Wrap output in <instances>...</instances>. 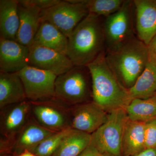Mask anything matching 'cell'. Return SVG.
Here are the masks:
<instances>
[{"mask_svg": "<svg viewBox=\"0 0 156 156\" xmlns=\"http://www.w3.org/2000/svg\"><path fill=\"white\" fill-rule=\"evenodd\" d=\"M87 0L61 1L49 9L42 10L41 22L50 23L68 38L77 26L89 14Z\"/></svg>", "mask_w": 156, "mask_h": 156, "instance_id": "52a82bcc", "label": "cell"}, {"mask_svg": "<svg viewBox=\"0 0 156 156\" xmlns=\"http://www.w3.org/2000/svg\"><path fill=\"white\" fill-rule=\"evenodd\" d=\"M17 73L23 83L27 100L40 101L55 99L57 77L55 74L29 65Z\"/></svg>", "mask_w": 156, "mask_h": 156, "instance_id": "ba28073f", "label": "cell"}, {"mask_svg": "<svg viewBox=\"0 0 156 156\" xmlns=\"http://www.w3.org/2000/svg\"><path fill=\"white\" fill-rule=\"evenodd\" d=\"M145 122L127 119L123 134L122 155L134 156L145 149Z\"/></svg>", "mask_w": 156, "mask_h": 156, "instance_id": "ffe728a7", "label": "cell"}, {"mask_svg": "<svg viewBox=\"0 0 156 156\" xmlns=\"http://www.w3.org/2000/svg\"><path fill=\"white\" fill-rule=\"evenodd\" d=\"M134 156H156V148H146Z\"/></svg>", "mask_w": 156, "mask_h": 156, "instance_id": "f546056e", "label": "cell"}, {"mask_svg": "<svg viewBox=\"0 0 156 156\" xmlns=\"http://www.w3.org/2000/svg\"><path fill=\"white\" fill-rule=\"evenodd\" d=\"M92 79L93 101L105 111L125 108L132 99L109 67L105 52L87 66Z\"/></svg>", "mask_w": 156, "mask_h": 156, "instance_id": "7a4b0ae2", "label": "cell"}, {"mask_svg": "<svg viewBox=\"0 0 156 156\" xmlns=\"http://www.w3.org/2000/svg\"><path fill=\"white\" fill-rule=\"evenodd\" d=\"M103 17L89 13L68 37L67 56L75 66H87L106 51Z\"/></svg>", "mask_w": 156, "mask_h": 156, "instance_id": "6da1fadb", "label": "cell"}, {"mask_svg": "<svg viewBox=\"0 0 156 156\" xmlns=\"http://www.w3.org/2000/svg\"><path fill=\"white\" fill-rule=\"evenodd\" d=\"M102 154L95 147V146L91 143L78 156H101Z\"/></svg>", "mask_w": 156, "mask_h": 156, "instance_id": "83f0119b", "label": "cell"}, {"mask_svg": "<svg viewBox=\"0 0 156 156\" xmlns=\"http://www.w3.org/2000/svg\"><path fill=\"white\" fill-rule=\"evenodd\" d=\"M155 1H156V0H155Z\"/></svg>", "mask_w": 156, "mask_h": 156, "instance_id": "d6a6232c", "label": "cell"}, {"mask_svg": "<svg viewBox=\"0 0 156 156\" xmlns=\"http://www.w3.org/2000/svg\"><path fill=\"white\" fill-rule=\"evenodd\" d=\"M70 109V127L73 129L92 134L106 122V112L94 101L78 105Z\"/></svg>", "mask_w": 156, "mask_h": 156, "instance_id": "7c38bea8", "label": "cell"}, {"mask_svg": "<svg viewBox=\"0 0 156 156\" xmlns=\"http://www.w3.org/2000/svg\"><path fill=\"white\" fill-rule=\"evenodd\" d=\"M149 58L156 62V35L147 46Z\"/></svg>", "mask_w": 156, "mask_h": 156, "instance_id": "f1b7e54d", "label": "cell"}, {"mask_svg": "<svg viewBox=\"0 0 156 156\" xmlns=\"http://www.w3.org/2000/svg\"><path fill=\"white\" fill-rule=\"evenodd\" d=\"M28 65L53 73L57 76L67 72L75 66L66 55L33 44L29 48Z\"/></svg>", "mask_w": 156, "mask_h": 156, "instance_id": "8fae6325", "label": "cell"}, {"mask_svg": "<svg viewBox=\"0 0 156 156\" xmlns=\"http://www.w3.org/2000/svg\"><path fill=\"white\" fill-rule=\"evenodd\" d=\"M60 0H20V5L24 7H35L41 10L49 9L60 2Z\"/></svg>", "mask_w": 156, "mask_h": 156, "instance_id": "4316f807", "label": "cell"}, {"mask_svg": "<svg viewBox=\"0 0 156 156\" xmlns=\"http://www.w3.org/2000/svg\"><path fill=\"white\" fill-rule=\"evenodd\" d=\"M134 27L137 38L148 46L156 35V2L134 0Z\"/></svg>", "mask_w": 156, "mask_h": 156, "instance_id": "4fadbf2b", "label": "cell"}, {"mask_svg": "<svg viewBox=\"0 0 156 156\" xmlns=\"http://www.w3.org/2000/svg\"><path fill=\"white\" fill-rule=\"evenodd\" d=\"M125 0H87L89 13L105 18L119 11Z\"/></svg>", "mask_w": 156, "mask_h": 156, "instance_id": "d4e9b609", "label": "cell"}, {"mask_svg": "<svg viewBox=\"0 0 156 156\" xmlns=\"http://www.w3.org/2000/svg\"><path fill=\"white\" fill-rule=\"evenodd\" d=\"M33 44L67 56L68 38L59 30L47 21L41 22Z\"/></svg>", "mask_w": 156, "mask_h": 156, "instance_id": "ac0fdd59", "label": "cell"}, {"mask_svg": "<svg viewBox=\"0 0 156 156\" xmlns=\"http://www.w3.org/2000/svg\"><path fill=\"white\" fill-rule=\"evenodd\" d=\"M103 30L105 52L117 50L136 37L133 1L125 0L119 11L104 18Z\"/></svg>", "mask_w": 156, "mask_h": 156, "instance_id": "5b68a950", "label": "cell"}, {"mask_svg": "<svg viewBox=\"0 0 156 156\" xmlns=\"http://www.w3.org/2000/svg\"><path fill=\"white\" fill-rule=\"evenodd\" d=\"M14 156H37L35 155L33 153L31 152L30 151H29L25 150L23 151L21 153L18 154L14 155Z\"/></svg>", "mask_w": 156, "mask_h": 156, "instance_id": "4dcf8cb0", "label": "cell"}, {"mask_svg": "<svg viewBox=\"0 0 156 156\" xmlns=\"http://www.w3.org/2000/svg\"><path fill=\"white\" fill-rule=\"evenodd\" d=\"M73 130L69 127L55 132L30 151L37 156H52L63 139Z\"/></svg>", "mask_w": 156, "mask_h": 156, "instance_id": "cb8c5ba5", "label": "cell"}, {"mask_svg": "<svg viewBox=\"0 0 156 156\" xmlns=\"http://www.w3.org/2000/svg\"><path fill=\"white\" fill-rule=\"evenodd\" d=\"M113 156L109 154H102V156Z\"/></svg>", "mask_w": 156, "mask_h": 156, "instance_id": "1f68e13d", "label": "cell"}, {"mask_svg": "<svg viewBox=\"0 0 156 156\" xmlns=\"http://www.w3.org/2000/svg\"><path fill=\"white\" fill-rule=\"evenodd\" d=\"M127 119L125 108L109 112L106 122L91 134V144L101 154L122 156L123 134Z\"/></svg>", "mask_w": 156, "mask_h": 156, "instance_id": "8992f818", "label": "cell"}, {"mask_svg": "<svg viewBox=\"0 0 156 156\" xmlns=\"http://www.w3.org/2000/svg\"><path fill=\"white\" fill-rule=\"evenodd\" d=\"M55 132L41 126L34 119L30 120L14 140L11 147L19 154L25 150L31 151Z\"/></svg>", "mask_w": 156, "mask_h": 156, "instance_id": "e0dca14e", "label": "cell"}, {"mask_svg": "<svg viewBox=\"0 0 156 156\" xmlns=\"http://www.w3.org/2000/svg\"><path fill=\"white\" fill-rule=\"evenodd\" d=\"M1 151L12 147L16 137L30 121L31 103L28 100L1 110Z\"/></svg>", "mask_w": 156, "mask_h": 156, "instance_id": "9c48e42d", "label": "cell"}, {"mask_svg": "<svg viewBox=\"0 0 156 156\" xmlns=\"http://www.w3.org/2000/svg\"><path fill=\"white\" fill-rule=\"evenodd\" d=\"M90 97L92 98V79L87 66H75L57 76L55 100L68 107L84 103Z\"/></svg>", "mask_w": 156, "mask_h": 156, "instance_id": "277c9868", "label": "cell"}, {"mask_svg": "<svg viewBox=\"0 0 156 156\" xmlns=\"http://www.w3.org/2000/svg\"><path fill=\"white\" fill-rule=\"evenodd\" d=\"M27 100L21 79L17 73L0 72V108Z\"/></svg>", "mask_w": 156, "mask_h": 156, "instance_id": "2e32d148", "label": "cell"}, {"mask_svg": "<svg viewBox=\"0 0 156 156\" xmlns=\"http://www.w3.org/2000/svg\"><path fill=\"white\" fill-rule=\"evenodd\" d=\"M19 4L17 0L0 1V38L16 41L20 25Z\"/></svg>", "mask_w": 156, "mask_h": 156, "instance_id": "d6986e66", "label": "cell"}, {"mask_svg": "<svg viewBox=\"0 0 156 156\" xmlns=\"http://www.w3.org/2000/svg\"><path fill=\"white\" fill-rule=\"evenodd\" d=\"M91 134L73 129L52 156H78L91 143Z\"/></svg>", "mask_w": 156, "mask_h": 156, "instance_id": "7402d4cb", "label": "cell"}, {"mask_svg": "<svg viewBox=\"0 0 156 156\" xmlns=\"http://www.w3.org/2000/svg\"><path fill=\"white\" fill-rule=\"evenodd\" d=\"M105 58L120 83L128 90L147 65V46L136 37L119 49L105 52Z\"/></svg>", "mask_w": 156, "mask_h": 156, "instance_id": "3957f363", "label": "cell"}, {"mask_svg": "<svg viewBox=\"0 0 156 156\" xmlns=\"http://www.w3.org/2000/svg\"><path fill=\"white\" fill-rule=\"evenodd\" d=\"M128 119L139 122L156 119V94L146 98H134L126 107Z\"/></svg>", "mask_w": 156, "mask_h": 156, "instance_id": "603a6c76", "label": "cell"}, {"mask_svg": "<svg viewBox=\"0 0 156 156\" xmlns=\"http://www.w3.org/2000/svg\"><path fill=\"white\" fill-rule=\"evenodd\" d=\"M146 148H156V119L145 122Z\"/></svg>", "mask_w": 156, "mask_h": 156, "instance_id": "484cf974", "label": "cell"}, {"mask_svg": "<svg viewBox=\"0 0 156 156\" xmlns=\"http://www.w3.org/2000/svg\"><path fill=\"white\" fill-rule=\"evenodd\" d=\"M128 92L131 99L146 98L156 95V61L149 58L145 69Z\"/></svg>", "mask_w": 156, "mask_h": 156, "instance_id": "44dd1931", "label": "cell"}, {"mask_svg": "<svg viewBox=\"0 0 156 156\" xmlns=\"http://www.w3.org/2000/svg\"><path fill=\"white\" fill-rule=\"evenodd\" d=\"M30 102L34 119L41 126L55 132L70 127L68 107L55 99Z\"/></svg>", "mask_w": 156, "mask_h": 156, "instance_id": "30bf717a", "label": "cell"}, {"mask_svg": "<svg viewBox=\"0 0 156 156\" xmlns=\"http://www.w3.org/2000/svg\"><path fill=\"white\" fill-rule=\"evenodd\" d=\"M41 11L35 7H24L19 4L20 25L16 41L30 48L41 23Z\"/></svg>", "mask_w": 156, "mask_h": 156, "instance_id": "9a60e30c", "label": "cell"}, {"mask_svg": "<svg viewBox=\"0 0 156 156\" xmlns=\"http://www.w3.org/2000/svg\"><path fill=\"white\" fill-rule=\"evenodd\" d=\"M29 48L0 38V72L17 73L28 65Z\"/></svg>", "mask_w": 156, "mask_h": 156, "instance_id": "5bb4252c", "label": "cell"}]
</instances>
